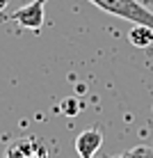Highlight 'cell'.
Segmentation results:
<instances>
[{
	"mask_svg": "<svg viewBox=\"0 0 153 158\" xmlns=\"http://www.w3.org/2000/svg\"><path fill=\"white\" fill-rule=\"evenodd\" d=\"M7 2H9V0H0V12H2V9L7 7Z\"/></svg>",
	"mask_w": 153,
	"mask_h": 158,
	"instance_id": "7",
	"label": "cell"
},
{
	"mask_svg": "<svg viewBox=\"0 0 153 158\" xmlns=\"http://www.w3.org/2000/svg\"><path fill=\"white\" fill-rule=\"evenodd\" d=\"M5 158H48V147L41 138L28 135V138H18L16 142L9 144Z\"/></svg>",
	"mask_w": 153,
	"mask_h": 158,
	"instance_id": "2",
	"label": "cell"
},
{
	"mask_svg": "<svg viewBox=\"0 0 153 158\" xmlns=\"http://www.w3.org/2000/svg\"><path fill=\"white\" fill-rule=\"evenodd\" d=\"M101 144H103V135L96 128H87L75 138V151L80 158H94Z\"/></svg>",
	"mask_w": 153,
	"mask_h": 158,
	"instance_id": "4",
	"label": "cell"
},
{
	"mask_svg": "<svg viewBox=\"0 0 153 158\" xmlns=\"http://www.w3.org/2000/svg\"><path fill=\"white\" fill-rule=\"evenodd\" d=\"M59 112H64L66 117H73L80 112V101L75 99V96H69V99H64L59 103Z\"/></svg>",
	"mask_w": 153,
	"mask_h": 158,
	"instance_id": "6",
	"label": "cell"
},
{
	"mask_svg": "<svg viewBox=\"0 0 153 158\" xmlns=\"http://www.w3.org/2000/svg\"><path fill=\"white\" fill-rule=\"evenodd\" d=\"M43 5H46V0H32V2L23 5L21 9H16L9 19L28 30H39L43 25Z\"/></svg>",
	"mask_w": 153,
	"mask_h": 158,
	"instance_id": "3",
	"label": "cell"
},
{
	"mask_svg": "<svg viewBox=\"0 0 153 158\" xmlns=\"http://www.w3.org/2000/svg\"><path fill=\"white\" fill-rule=\"evenodd\" d=\"M128 39L133 46L137 48H146L153 44V30L149 25H139V23H133V30L128 32Z\"/></svg>",
	"mask_w": 153,
	"mask_h": 158,
	"instance_id": "5",
	"label": "cell"
},
{
	"mask_svg": "<svg viewBox=\"0 0 153 158\" xmlns=\"http://www.w3.org/2000/svg\"><path fill=\"white\" fill-rule=\"evenodd\" d=\"M146 5H149V7H153V0H146Z\"/></svg>",
	"mask_w": 153,
	"mask_h": 158,
	"instance_id": "8",
	"label": "cell"
},
{
	"mask_svg": "<svg viewBox=\"0 0 153 158\" xmlns=\"http://www.w3.org/2000/svg\"><path fill=\"white\" fill-rule=\"evenodd\" d=\"M89 2L112 16H119L130 23L149 25L153 30V12L149 5H142L139 0H89Z\"/></svg>",
	"mask_w": 153,
	"mask_h": 158,
	"instance_id": "1",
	"label": "cell"
}]
</instances>
